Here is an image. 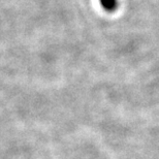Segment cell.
Segmentation results:
<instances>
[{"label": "cell", "mask_w": 159, "mask_h": 159, "mask_svg": "<svg viewBox=\"0 0 159 159\" xmlns=\"http://www.w3.org/2000/svg\"><path fill=\"white\" fill-rule=\"evenodd\" d=\"M103 9L107 11H114L118 7V0H99Z\"/></svg>", "instance_id": "1"}]
</instances>
